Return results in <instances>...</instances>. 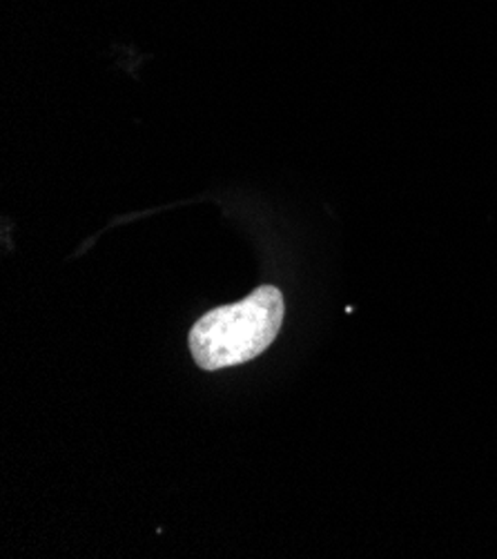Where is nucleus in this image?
Masks as SVG:
<instances>
[{
  "mask_svg": "<svg viewBox=\"0 0 497 559\" xmlns=\"http://www.w3.org/2000/svg\"><path fill=\"white\" fill-rule=\"evenodd\" d=\"M284 314V295L274 286H261L239 304L214 308L190 330L192 359L203 370L252 361L277 340Z\"/></svg>",
  "mask_w": 497,
  "mask_h": 559,
  "instance_id": "f257e3e1",
  "label": "nucleus"
}]
</instances>
